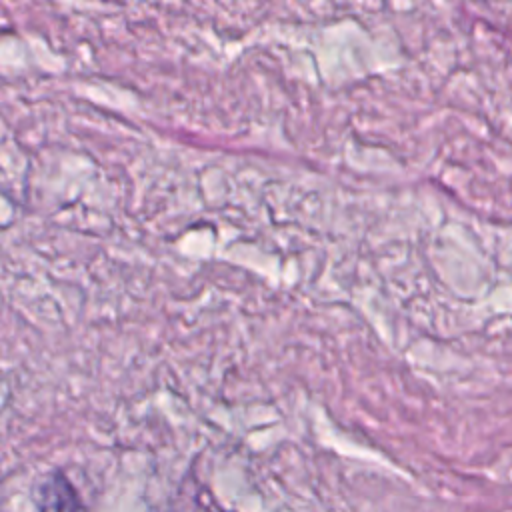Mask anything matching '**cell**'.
<instances>
[{
  "mask_svg": "<svg viewBox=\"0 0 512 512\" xmlns=\"http://www.w3.org/2000/svg\"><path fill=\"white\" fill-rule=\"evenodd\" d=\"M40 506L52 512H80V498L68 478L60 472L52 474L40 486Z\"/></svg>",
  "mask_w": 512,
  "mask_h": 512,
  "instance_id": "1",
  "label": "cell"
}]
</instances>
